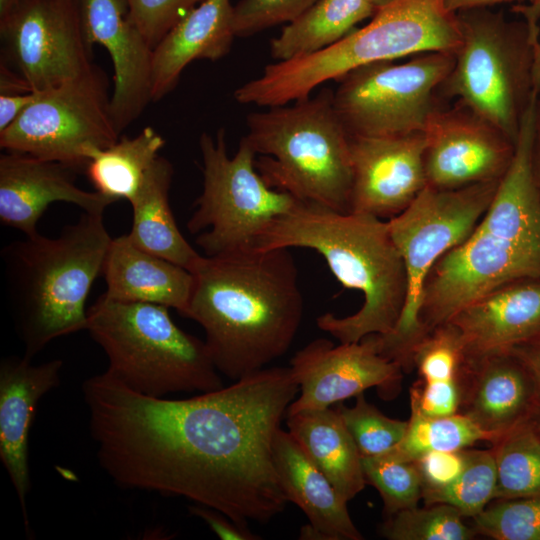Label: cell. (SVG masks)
<instances>
[{"instance_id": "obj_37", "label": "cell", "mask_w": 540, "mask_h": 540, "mask_svg": "<svg viewBox=\"0 0 540 540\" xmlns=\"http://www.w3.org/2000/svg\"><path fill=\"white\" fill-rule=\"evenodd\" d=\"M411 363L422 381L461 378L467 358L458 330L451 323L434 328L414 348Z\"/></svg>"}, {"instance_id": "obj_22", "label": "cell", "mask_w": 540, "mask_h": 540, "mask_svg": "<svg viewBox=\"0 0 540 540\" xmlns=\"http://www.w3.org/2000/svg\"><path fill=\"white\" fill-rule=\"evenodd\" d=\"M461 387V413L496 441L531 420L539 399L529 372L511 352L467 362Z\"/></svg>"}, {"instance_id": "obj_38", "label": "cell", "mask_w": 540, "mask_h": 540, "mask_svg": "<svg viewBox=\"0 0 540 540\" xmlns=\"http://www.w3.org/2000/svg\"><path fill=\"white\" fill-rule=\"evenodd\" d=\"M317 0H240L233 6L236 37H247L289 23Z\"/></svg>"}, {"instance_id": "obj_34", "label": "cell", "mask_w": 540, "mask_h": 540, "mask_svg": "<svg viewBox=\"0 0 540 540\" xmlns=\"http://www.w3.org/2000/svg\"><path fill=\"white\" fill-rule=\"evenodd\" d=\"M362 467L366 483L378 490L387 517L416 507L422 499L423 482L415 461L386 453L362 457Z\"/></svg>"}, {"instance_id": "obj_50", "label": "cell", "mask_w": 540, "mask_h": 540, "mask_svg": "<svg viewBox=\"0 0 540 540\" xmlns=\"http://www.w3.org/2000/svg\"><path fill=\"white\" fill-rule=\"evenodd\" d=\"M533 422L535 426L537 427L538 431L540 432V412L535 415Z\"/></svg>"}, {"instance_id": "obj_43", "label": "cell", "mask_w": 540, "mask_h": 540, "mask_svg": "<svg viewBox=\"0 0 540 540\" xmlns=\"http://www.w3.org/2000/svg\"><path fill=\"white\" fill-rule=\"evenodd\" d=\"M36 91L0 94V133L6 130L35 100Z\"/></svg>"}, {"instance_id": "obj_32", "label": "cell", "mask_w": 540, "mask_h": 540, "mask_svg": "<svg viewBox=\"0 0 540 540\" xmlns=\"http://www.w3.org/2000/svg\"><path fill=\"white\" fill-rule=\"evenodd\" d=\"M465 456V467L452 483L439 489L423 490L425 505L448 504L463 516L473 518L494 500L497 476L493 449H465Z\"/></svg>"}, {"instance_id": "obj_47", "label": "cell", "mask_w": 540, "mask_h": 540, "mask_svg": "<svg viewBox=\"0 0 540 540\" xmlns=\"http://www.w3.org/2000/svg\"><path fill=\"white\" fill-rule=\"evenodd\" d=\"M447 8L457 13L462 10L475 8H488L501 3H518L517 5L525 4H540V0H445Z\"/></svg>"}, {"instance_id": "obj_40", "label": "cell", "mask_w": 540, "mask_h": 540, "mask_svg": "<svg viewBox=\"0 0 540 540\" xmlns=\"http://www.w3.org/2000/svg\"><path fill=\"white\" fill-rule=\"evenodd\" d=\"M461 378L422 381L410 390V407L426 417H446L458 413L461 405Z\"/></svg>"}, {"instance_id": "obj_17", "label": "cell", "mask_w": 540, "mask_h": 540, "mask_svg": "<svg viewBox=\"0 0 540 540\" xmlns=\"http://www.w3.org/2000/svg\"><path fill=\"white\" fill-rule=\"evenodd\" d=\"M425 148L424 132L350 136V211L391 219L405 210L427 186Z\"/></svg>"}, {"instance_id": "obj_23", "label": "cell", "mask_w": 540, "mask_h": 540, "mask_svg": "<svg viewBox=\"0 0 540 540\" xmlns=\"http://www.w3.org/2000/svg\"><path fill=\"white\" fill-rule=\"evenodd\" d=\"M273 460L288 502L295 503L309 520L300 530L301 539H363L349 515L347 502L292 435L281 428L274 437Z\"/></svg>"}, {"instance_id": "obj_7", "label": "cell", "mask_w": 540, "mask_h": 540, "mask_svg": "<svg viewBox=\"0 0 540 540\" xmlns=\"http://www.w3.org/2000/svg\"><path fill=\"white\" fill-rule=\"evenodd\" d=\"M514 10L523 20H508L488 8L456 13L461 41L443 86L516 143L524 113L540 91L534 81L540 4Z\"/></svg>"}, {"instance_id": "obj_20", "label": "cell", "mask_w": 540, "mask_h": 540, "mask_svg": "<svg viewBox=\"0 0 540 540\" xmlns=\"http://www.w3.org/2000/svg\"><path fill=\"white\" fill-rule=\"evenodd\" d=\"M447 323L458 330L467 362L510 353L540 340V279L502 285L465 306Z\"/></svg>"}, {"instance_id": "obj_31", "label": "cell", "mask_w": 540, "mask_h": 540, "mask_svg": "<svg viewBox=\"0 0 540 540\" xmlns=\"http://www.w3.org/2000/svg\"><path fill=\"white\" fill-rule=\"evenodd\" d=\"M478 441L494 443L496 438L462 413L446 417H426L411 409L405 435L388 454L415 461L431 451H458Z\"/></svg>"}, {"instance_id": "obj_21", "label": "cell", "mask_w": 540, "mask_h": 540, "mask_svg": "<svg viewBox=\"0 0 540 540\" xmlns=\"http://www.w3.org/2000/svg\"><path fill=\"white\" fill-rule=\"evenodd\" d=\"M62 366L59 359L33 365L25 356L3 359L0 365V458L18 495L28 531L30 428L40 399L59 384Z\"/></svg>"}, {"instance_id": "obj_39", "label": "cell", "mask_w": 540, "mask_h": 540, "mask_svg": "<svg viewBox=\"0 0 540 540\" xmlns=\"http://www.w3.org/2000/svg\"><path fill=\"white\" fill-rule=\"evenodd\" d=\"M202 0H126L131 21L154 49Z\"/></svg>"}, {"instance_id": "obj_4", "label": "cell", "mask_w": 540, "mask_h": 540, "mask_svg": "<svg viewBox=\"0 0 540 540\" xmlns=\"http://www.w3.org/2000/svg\"><path fill=\"white\" fill-rule=\"evenodd\" d=\"M111 241L103 214L83 212L56 237L38 233L2 249L8 296L25 357L32 359L58 337L86 330L85 304L103 273Z\"/></svg>"}, {"instance_id": "obj_33", "label": "cell", "mask_w": 540, "mask_h": 540, "mask_svg": "<svg viewBox=\"0 0 540 540\" xmlns=\"http://www.w3.org/2000/svg\"><path fill=\"white\" fill-rule=\"evenodd\" d=\"M464 516L443 503L412 507L388 516L381 535L389 540H471L477 534L462 521Z\"/></svg>"}, {"instance_id": "obj_10", "label": "cell", "mask_w": 540, "mask_h": 540, "mask_svg": "<svg viewBox=\"0 0 540 540\" xmlns=\"http://www.w3.org/2000/svg\"><path fill=\"white\" fill-rule=\"evenodd\" d=\"M540 279V219L488 208L471 235L430 270L420 319L428 331L490 291Z\"/></svg>"}, {"instance_id": "obj_49", "label": "cell", "mask_w": 540, "mask_h": 540, "mask_svg": "<svg viewBox=\"0 0 540 540\" xmlns=\"http://www.w3.org/2000/svg\"><path fill=\"white\" fill-rule=\"evenodd\" d=\"M366 1L370 3L376 10H378L396 0H366Z\"/></svg>"}, {"instance_id": "obj_35", "label": "cell", "mask_w": 540, "mask_h": 540, "mask_svg": "<svg viewBox=\"0 0 540 540\" xmlns=\"http://www.w3.org/2000/svg\"><path fill=\"white\" fill-rule=\"evenodd\" d=\"M356 398L353 407L340 405L337 410L361 457L388 453L403 439L408 421L387 417L367 402L363 393Z\"/></svg>"}, {"instance_id": "obj_16", "label": "cell", "mask_w": 540, "mask_h": 540, "mask_svg": "<svg viewBox=\"0 0 540 540\" xmlns=\"http://www.w3.org/2000/svg\"><path fill=\"white\" fill-rule=\"evenodd\" d=\"M290 369L301 392L286 416L329 408L371 387L390 394L403 372L397 362L379 353L375 334L338 346L325 338L315 339L295 353Z\"/></svg>"}, {"instance_id": "obj_46", "label": "cell", "mask_w": 540, "mask_h": 540, "mask_svg": "<svg viewBox=\"0 0 540 540\" xmlns=\"http://www.w3.org/2000/svg\"><path fill=\"white\" fill-rule=\"evenodd\" d=\"M531 162L533 177L540 198V91L537 97L534 113Z\"/></svg>"}, {"instance_id": "obj_26", "label": "cell", "mask_w": 540, "mask_h": 540, "mask_svg": "<svg viewBox=\"0 0 540 540\" xmlns=\"http://www.w3.org/2000/svg\"><path fill=\"white\" fill-rule=\"evenodd\" d=\"M288 432L348 502L366 484L362 457L338 410H308L287 415Z\"/></svg>"}, {"instance_id": "obj_44", "label": "cell", "mask_w": 540, "mask_h": 540, "mask_svg": "<svg viewBox=\"0 0 540 540\" xmlns=\"http://www.w3.org/2000/svg\"><path fill=\"white\" fill-rule=\"evenodd\" d=\"M529 372L540 400V340L516 347L511 351Z\"/></svg>"}, {"instance_id": "obj_27", "label": "cell", "mask_w": 540, "mask_h": 540, "mask_svg": "<svg viewBox=\"0 0 540 540\" xmlns=\"http://www.w3.org/2000/svg\"><path fill=\"white\" fill-rule=\"evenodd\" d=\"M173 166L159 156L134 198L132 225L127 234L138 248L191 272L201 255L179 230L169 204Z\"/></svg>"}, {"instance_id": "obj_13", "label": "cell", "mask_w": 540, "mask_h": 540, "mask_svg": "<svg viewBox=\"0 0 540 540\" xmlns=\"http://www.w3.org/2000/svg\"><path fill=\"white\" fill-rule=\"evenodd\" d=\"M35 100L3 132L8 152L86 168L92 156L120 137L110 110L108 80L96 65L61 85L36 91Z\"/></svg>"}, {"instance_id": "obj_24", "label": "cell", "mask_w": 540, "mask_h": 540, "mask_svg": "<svg viewBox=\"0 0 540 540\" xmlns=\"http://www.w3.org/2000/svg\"><path fill=\"white\" fill-rule=\"evenodd\" d=\"M233 6L230 0H202L161 39L153 49L152 101L171 92L191 62L228 54L236 37Z\"/></svg>"}, {"instance_id": "obj_45", "label": "cell", "mask_w": 540, "mask_h": 540, "mask_svg": "<svg viewBox=\"0 0 540 540\" xmlns=\"http://www.w3.org/2000/svg\"><path fill=\"white\" fill-rule=\"evenodd\" d=\"M33 92L28 83L0 59V94H16Z\"/></svg>"}, {"instance_id": "obj_30", "label": "cell", "mask_w": 540, "mask_h": 540, "mask_svg": "<svg viewBox=\"0 0 540 540\" xmlns=\"http://www.w3.org/2000/svg\"><path fill=\"white\" fill-rule=\"evenodd\" d=\"M496 464L494 500L540 496V432L533 419L493 443Z\"/></svg>"}, {"instance_id": "obj_29", "label": "cell", "mask_w": 540, "mask_h": 540, "mask_svg": "<svg viewBox=\"0 0 540 540\" xmlns=\"http://www.w3.org/2000/svg\"><path fill=\"white\" fill-rule=\"evenodd\" d=\"M164 145V138L147 126L134 137L122 136L111 146L98 150L85 168L94 191L115 202H130Z\"/></svg>"}, {"instance_id": "obj_12", "label": "cell", "mask_w": 540, "mask_h": 540, "mask_svg": "<svg viewBox=\"0 0 540 540\" xmlns=\"http://www.w3.org/2000/svg\"><path fill=\"white\" fill-rule=\"evenodd\" d=\"M455 61L453 52H429L396 63L356 68L338 80L335 111L349 136L387 137L424 132L438 108L435 93Z\"/></svg>"}, {"instance_id": "obj_28", "label": "cell", "mask_w": 540, "mask_h": 540, "mask_svg": "<svg viewBox=\"0 0 540 540\" xmlns=\"http://www.w3.org/2000/svg\"><path fill=\"white\" fill-rule=\"evenodd\" d=\"M377 10L366 0H317L270 41L274 62L321 51L349 34Z\"/></svg>"}, {"instance_id": "obj_9", "label": "cell", "mask_w": 540, "mask_h": 540, "mask_svg": "<svg viewBox=\"0 0 540 540\" xmlns=\"http://www.w3.org/2000/svg\"><path fill=\"white\" fill-rule=\"evenodd\" d=\"M500 181V180H499ZM499 181L442 190L426 186L400 214L388 220L403 259L407 296L394 329L377 335L379 353L411 371L414 348L428 332L420 320L426 278L446 252L465 241L487 211Z\"/></svg>"}, {"instance_id": "obj_25", "label": "cell", "mask_w": 540, "mask_h": 540, "mask_svg": "<svg viewBox=\"0 0 540 540\" xmlns=\"http://www.w3.org/2000/svg\"><path fill=\"white\" fill-rule=\"evenodd\" d=\"M102 274L106 298L161 305L186 316L193 288L192 273L138 248L127 234L112 238Z\"/></svg>"}, {"instance_id": "obj_8", "label": "cell", "mask_w": 540, "mask_h": 540, "mask_svg": "<svg viewBox=\"0 0 540 540\" xmlns=\"http://www.w3.org/2000/svg\"><path fill=\"white\" fill-rule=\"evenodd\" d=\"M168 309L103 294L95 301L87 311L86 330L106 354L107 372L152 397L222 388L205 341L178 327Z\"/></svg>"}, {"instance_id": "obj_41", "label": "cell", "mask_w": 540, "mask_h": 540, "mask_svg": "<svg viewBox=\"0 0 540 540\" xmlns=\"http://www.w3.org/2000/svg\"><path fill=\"white\" fill-rule=\"evenodd\" d=\"M415 463L422 478L423 490L439 489L452 483L463 471L465 449L431 451L416 459Z\"/></svg>"}, {"instance_id": "obj_6", "label": "cell", "mask_w": 540, "mask_h": 540, "mask_svg": "<svg viewBox=\"0 0 540 540\" xmlns=\"http://www.w3.org/2000/svg\"><path fill=\"white\" fill-rule=\"evenodd\" d=\"M246 126V140L261 155L256 168L270 187L302 202L350 211V136L331 90L252 112Z\"/></svg>"}, {"instance_id": "obj_14", "label": "cell", "mask_w": 540, "mask_h": 540, "mask_svg": "<svg viewBox=\"0 0 540 540\" xmlns=\"http://www.w3.org/2000/svg\"><path fill=\"white\" fill-rule=\"evenodd\" d=\"M1 58L28 83L43 91L93 65L77 0H22L0 18Z\"/></svg>"}, {"instance_id": "obj_36", "label": "cell", "mask_w": 540, "mask_h": 540, "mask_svg": "<svg viewBox=\"0 0 540 540\" xmlns=\"http://www.w3.org/2000/svg\"><path fill=\"white\" fill-rule=\"evenodd\" d=\"M496 500L473 517L477 534L496 540H540V496Z\"/></svg>"}, {"instance_id": "obj_5", "label": "cell", "mask_w": 540, "mask_h": 540, "mask_svg": "<svg viewBox=\"0 0 540 540\" xmlns=\"http://www.w3.org/2000/svg\"><path fill=\"white\" fill-rule=\"evenodd\" d=\"M461 41L456 13L445 0H396L314 54L273 62L234 92L237 102L272 107L310 96L319 85L380 61L429 52H453Z\"/></svg>"}, {"instance_id": "obj_48", "label": "cell", "mask_w": 540, "mask_h": 540, "mask_svg": "<svg viewBox=\"0 0 540 540\" xmlns=\"http://www.w3.org/2000/svg\"><path fill=\"white\" fill-rule=\"evenodd\" d=\"M22 0H0V18L11 12Z\"/></svg>"}, {"instance_id": "obj_2", "label": "cell", "mask_w": 540, "mask_h": 540, "mask_svg": "<svg viewBox=\"0 0 540 540\" xmlns=\"http://www.w3.org/2000/svg\"><path fill=\"white\" fill-rule=\"evenodd\" d=\"M191 273L185 317L203 328L219 372L236 381L288 351L304 311L289 248L201 255Z\"/></svg>"}, {"instance_id": "obj_15", "label": "cell", "mask_w": 540, "mask_h": 540, "mask_svg": "<svg viewBox=\"0 0 540 540\" xmlns=\"http://www.w3.org/2000/svg\"><path fill=\"white\" fill-rule=\"evenodd\" d=\"M424 135L427 186L436 189L499 181L515 151V143L508 136L463 105L436 109Z\"/></svg>"}, {"instance_id": "obj_1", "label": "cell", "mask_w": 540, "mask_h": 540, "mask_svg": "<svg viewBox=\"0 0 540 540\" xmlns=\"http://www.w3.org/2000/svg\"><path fill=\"white\" fill-rule=\"evenodd\" d=\"M298 390L290 367L179 400L136 392L107 371L82 385L99 464L117 485L189 499L244 528L288 503L273 441Z\"/></svg>"}, {"instance_id": "obj_3", "label": "cell", "mask_w": 540, "mask_h": 540, "mask_svg": "<svg viewBox=\"0 0 540 540\" xmlns=\"http://www.w3.org/2000/svg\"><path fill=\"white\" fill-rule=\"evenodd\" d=\"M290 247L315 250L344 287L363 294L357 312L325 313L316 319L318 328L340 343L394 329L407 296V275L388 221L300 201L260 236L255 249Z\"/></svg>"}, {"instance_id": "obj_11", "label": "cell", "mask_w": 540, "mask_h": 540, "mask_svg": "<svg viewBox=\"0 0 540 540\" xmlns=\"http://www.w3.org/2000/svg\"><path fill=\"white\" fill-rule=\"evenodd\" d=\"M199 148L203 187L188 230L198 233L196 243L205 256L255 248L260 236L300 200L266 183L245 137L233 156L227 153L224 129L214 138L203 132Z\"/></svg>"}, {"instance_id": "obj_19", "label": "cell", "mask_w": 540, "mask_h": 540, "mask_svg": "<svg viewBox=\"0 0 540 540\" xmlns=\"http://www.w3.org/2000/svg\"><path fill=\"white\" fill-rule=\"evenodd\" d=\"M71 167L27 154L0 156V222L27 237L38 234L37 225L54 202L71 203L88 213H104L115 201L96 191L78 187Z\"/></svg>"}, {"instance_id": "obj_42", "label": "cell", "mask_w": 540, "mask_h": 540, "mask_svg": "<svg viewBox=\"0 0 540 540\" xmlns=\"http://www.w3.org/2000/svg\"><path fill=\"white\" fill-rule=\"evenodd\" d=\"M190 513L203 519L211 530L223 540H258L259 535L252 533L249 528H244L232 520H230L224 514L202 506H191L189 508Z\"/></svg>"}, {"instance_id": "obj_18", "label": "cell", "mask_w": 540, "mask_h": 540, "mask_svg": "<svg viewBox=\"0 0 540 540\" xmlns=\"http://www.w3.org/2000/svg\"><path fill=\"white\" fill-rule=\"evenodd\" d=\"M87 44L103 46L113 64L110 110L118 132L152 101L153 48L131 21L126 0H77Z\"/></svg>"}]
</instances>
